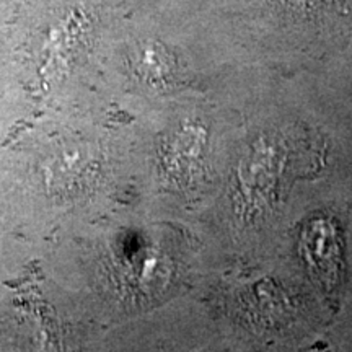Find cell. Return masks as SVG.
Returning <instances> with one entry per match:
<instances>
[{
  "label": "cell",
  "instance_id": "1",
  "mask_svg": "<svg viewBox=\"0 0 352 352\" xmlns=\"http://www.w3.org/2000/svg\"><path fill=\"white\" fill-rule=\"evenodd\" d=\"M290 2H296L297 6H303L307 8H324L329 6H338L342 0H290Z\"/></svg>",
  "mask_w": 352,
  "mask_h": 352
}]
</instances>
